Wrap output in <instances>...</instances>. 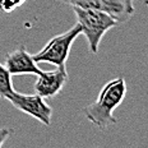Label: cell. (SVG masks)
I'll list each match as a JSON object with an SVG mask.
<instances>
[{"label":"cell","instance_id":"obj_1","mask_svg":"<svg viewBox=\"0 0 148 148\" xmlns=\"http://www.w3.org/2000/svg\"><path fill=\"white\" fill-rule=\"evenodd\" d=\"M126 82L123 77L111 79L102 87L97 100L83 109V114L95 126L103 130L118 123L114 111L124 101Z\"/></svg>","mask_w":148,"mask_h":148},{"label":"cell","instance_id":"obj_2","mask_svg":"<svg viewBox=\"0 0 148 148\" xmlns=\"http://www.w3.org/2000/svg\"><path fill=\"white\" fill-rule=\"evenodd\" d=\"M75 13L78 24L82 28V33L86 36L88 42L89 52L97 54L101 40L109 29L118 26L115 18L110 14L96 9H86L79 7H72Z\"/></svg>","mask_w":148,"mask_h":148},{"label":"cell","instance_id":"obj_3","mask_svg":"<svg viewBox=\"0 0 148 148\" xmlns=\"http://www.w3.org/2000/svg\"><path fill=\"white\" fill-rule=\"evenodd\" d=\"M82 33V28L78 23L73 26L66 32L54 36L47 42L42 50L32 55L36 63H50L55 66L65 65L70 54L73 42Z\"/></svg>","mask_w":148,"mask_h":148},{"label":"cell","instance_id":"obj_4","mask_svg":"<svg viewBox=\"0 0 148 148\" xmlns=\"http://www.w3.org/2000/svg\"><path fill=\"white\" fill-rule=\"evenodd\" d=\"M70 7L96 9L110 14L118 23H125L134 14V0H60Z\"/></svg>","mask_w":148,"mask_h":148},{"label":"cell","instance_id":"obj_5","mask_svg":"<svg viewBox=\"0 0 148 148\" xmlns=\"http://www.w3.org/2000/svg\"><path fill=\"white\" fill-rule=\"evenodd\" d=\"M7 100L17 110L35 118L45 126H49L51 124L52 109L47 105L45 98L41 97L40 95H24L14 89L7 97Z\"/></svg>","mask_w":148,"mask_h":148},{"label":"cell","instance_id":"obj_6","mask_svg":"<svg viewBox=\"0 0 148 148\" xmlns=\"http://www.w3.org/2000/svg\"><path fill=\"white\" fill-rule=\"evenodd\" d=\"M68 82V72L65 65H59L54 70L44 72L37 75L35 92L44 98H52L59 95Z\"/></svg>","mask_w":148,"mask_h":148},{"label":"cell","instance_id":"obj_7","mask_svg":"<svg viewBox=\"0 0 148 148\" xmlns=\"http://www.w3.org/2000/svg\"><path fill=\"white\" fill-rule=\"evenodd\" d=\"M5 66L12 75H22V74H33L40 75L42 70L38 68L33 56L26 50L24 46L8 52L5 56Z\"/></svg>","mask_w":148,"mask_h":148},{"label":"cell","instance_id":"obj_8","mask_svg":"<svg viewBox=\"0 0 148 148\" xmlns=\"http://www.w3.org/2000/svg\"><path fill=\"white\" fill-rule=\"evenodd\" d=\"M13 91L14 88L12 83V74L9 73L4 64L0 63V97L7 100V97Z\"/></svg>","mask_w":148,"mask_h":148},{"label":"cell","instance_id":"obj_9","mask_svg":"<svg viewBox=\"0 0 148 148\" xmlns=\"http://www.w3.org/2000/svg\"><path fill=\"white\" fill-rule=\"evenodd\" d=\"M26 0H0V10L4 13H12L14 9L23 5Z\"/></svg>","mask_w":148,"mask_h":148},{"label":"cell","instance_id":"obj_10","mask_svg":"<svg viewBox=\"0 0 148 148\" xmlns=\"http://www.w3.org/2000/svg\"><path fill=\"white\" fill-rule=\"evenodd\" d=\"M12 134V130L8 128H0V147H3V144L5 143V140L9 138V135Z\"/></svg>","mask_w":148,"mask_h":148}]
</instances>
